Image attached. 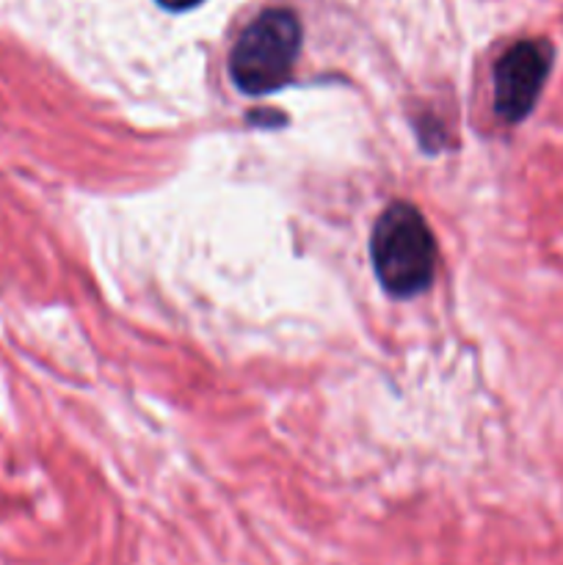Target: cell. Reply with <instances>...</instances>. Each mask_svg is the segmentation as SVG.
<instances>
[{
    "mask_svg": "<svg viewBox=\"0 0 563 565\" xmlns=\"http://www.w3.org/2000/svg\"><path fill=\"white\" fill-rule=\"evenodd\" d=\"M199 3H202V0H158V6H163L166 11H188Z\"/></svg>",
    "mask_w": 563,
    "mask_h": 565,
    "instance_id": "277c9868",
    "label": "cell"
},
{
    "mask_svg": "<svg viewBox=\"0 0 563 565\" xmlns=\"http://www.w3.org/2000/svg\"><path fill=\"white\" fill-rule=\"evenodd\" d=\"M555 50L546 39H522L495 64V108L508 125L528 119L552 72Z\"/></svg>",
    "mask_w": 563,
    "mask_h": 565,
    "instance_id": "3957f363",
    "label": "cell"
},
{
    "mask_svg": "<svg viewBox=\"0 0 563 565\" xmlns=\"http://www.w3.org/2000/svg\"><path fill=\"white\" fill-rule=\"evenodd\" d=\"M301 50V22L290 9H268L248 22L230 53L235 86L248 97L285 86Z\"/></svg>",
    "mask_w": 563,
    "mask_h": 565,
    "instance_id": "7a4b0ae2",
    "label": "cell"
},
{
    "mask_svg": "<svg viewBox=\"0 0 563 565\" xmlns=\"http://www.w3.org/2000/svg\"><path fill=\"white\" fill-rule=\"evenodd\" d=\"M370 259L390 296L414 298L428 290L436 274V243L414 204L395 202L379 215L370 237Z\"/></svg>",
    "mask_w": 563,
    "mask_h": 565,
    "instance_id": "6da1fadb",
    "label": "cell"
}]
</instances>
